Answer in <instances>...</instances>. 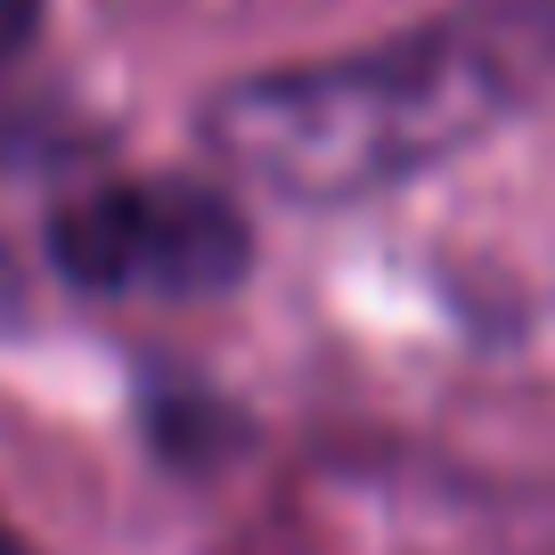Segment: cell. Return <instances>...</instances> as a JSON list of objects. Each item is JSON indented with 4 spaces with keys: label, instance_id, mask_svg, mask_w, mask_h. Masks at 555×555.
Segmentation results:
<instances>
[{
    "label": "cell",
    "instance_id": "1",
    "mask_svg": "<svg viewBox=\"0 0 555 555\" xmlns=\"http://www.w3.org/2000/svg\"><path fill=\"white\" fill-rule=\"evenodd\" d=\"M506 66L474 34H409L384 50H351L327 66H286L221 90L205 139L245 180L302 205L400 189L434 172L499 122Z\"/></svg>",
    "mask_w": 555,
    "mask_h": 555
},
{
    "label": "cell",
    "instance_id": "2",
    "mask_svg": "<svg viewBox=\"0 0 555 555\" xmlns=\"http://www.w3.org/2000/svg\"><path fill=\"white\" fill-rule=\"evenodd\" d=\"M50 261L90 295L196 302L237 286L254 237H245V212L205 180H106L57 205Z\"/></svg>",
    "mask_w": 555,
    "mask_h": 555
},
{
    "label": "cell",
    "instance_id": "3",
    "mask_svg": "<svg viewBox=\"0 0 555 555\" xmlns=\"http://www.w3.org/2000/svg\"><path fill=\"white\" fill-rule=\"evenodd\" d=\"M34 25H41V0H0V66L34 41Z\"/></svg>",
    "mask_w": 555,
    "mask_h": 555
},
{
    "label": "cell",
    "instance_id": "4",
    "mask_svg": "<svg viewBox=\"0 0 555 555\" xmlns=\"http://www.w3.org/2000/svg\"><path fill=\"white\" fill-rule=\"evenodd\" d=\"M0 555H34V547L17 539V531H9V515H0Z\"/></svg>",
    "mask_w": 555,
    "mask_h": 555
}]
</instances>
